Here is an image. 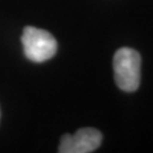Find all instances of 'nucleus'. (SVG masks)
Listing matches in <instances>:
<instances>
[{
	"mask_svg": "<svg viewBox=\"0 0 153 153\" xmlns=\"http://www.w3.org/2000/svg\"><path fill=\"white\" fill-rule=\"evenodd\" d=\"M102 134L91 127L81 128L75 134H65L61 137L58 152L60 153H90L101 145Z\"/></svg>",
	"mask_w": 153,
	"mask_h": 153,
	"instance_id": "nucleus-3",
	"label": "nucleus"
},
{
	"mask_svg": "<svg viewBox=\"0 0 153 153\" xmlns=\"http://www.w3.org/2000/svg\"><path fill=\"white\" fill-rule=\"evenodd\" d=\"M117 86L124 92H135L141 82V55L131 48H120L114 56Z\"/></svg>",
	"mask_w": 153,
	"mask_h": 153,
	"instance_id": "nucleus-1",
	"label": "nucleus"
},
{
	"mask_svg": "<svg viewBox=\"0 0 153 153\" xmlns=\"http://www.w3.org/2000/svg\"><path fill=\"white\" fill-rule=\"evenodd\" d=\"M22 44L26 58L34 62H43L51 59L56 55L58 47L52 34L33 26L24 28Z\"/></svg>",
	"mask_w": 153,
	"mask_h": 153,
	"instance_id": "nucleus-2",
	"label": "nucleus"
}]
</instances>
